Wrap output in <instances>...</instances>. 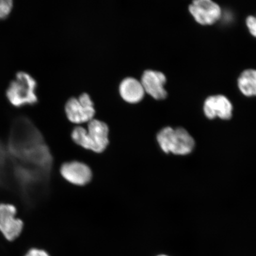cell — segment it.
<instances>
[{
    "label": "cell",
    "mask_w": 256,
    "mask_h": 256,
    "mask_svg": "<svg viewBox=\"0 0 256 256\" xmlns=\"http://www.w3.org/2000/svg\"><path fill=\"white\" fill-rule=\"evenodd\" d=\"M70 136L76 146L98 154L104 152L110 143L108 124L94 118L88 122L87 128L82 126L74 128Z\"/></svg>",
    "instance_id": "1"
},
{
    "label": "cell",
    "mask_w": 256,
    "mask_h": 256,
    "mask_svg": "<svg viewBox=\"0 0 256 256\" xmlns=\"http://www.w3.org/2000/svg\"><path fill=\"white\" fill-rule=\"evenodd\" d=\"M156 142L163 152L178 156L190 154L195 144L193 137L183 128H162L156 134Z\"/></svg>",
    "instance_id": "2"
},
{
    "label": "cell",
    "mask_w": 256,
    "mask_h": 256,
    "mask_svg": "<svg viewBox=\"0 0 256 256\" xmlns=\"http://www.w3.org/2000/svg\"><path fill=\"white\" fill-rule=\"evenodd\" d=\"M36 87L37 82L33 76L27 72H20L10 84L6 96L10 103L15 107L36 104L38 101Z\"/></svg>",
    "instance_id": "3"
},
{
    "label": "cell",
    "mask_w": 256,
    "mask_h": 256,
    "mask_svg": "<svg viewBox=\"0 0 256 256\" xmlns=\"http://www.w3.org/2000/svg\"><path fill=\"white\" fill-rule=\"evenodd\" d=\"M67 119L75 124L88 122L94 119V104L87 92H83L78 98H70L65 105Z\"/></svg>",
    "instance_id": "4"
},
{
    "label": "cell",
    "mask_w": 256,
    "mask_h": 256,
    "mask_svg": "<svg viewBox=\"0 0 256 256\" xmlns=\"http://www.w3.org/2000/svg\"><path fill=\"white\" fill-rule=\"evenodd\" d=\"M18 210L12 204H0V232L8 241H14L23 232V220L17 217Z\"/></svg>",
    "instance_id": "5"
},
{
    "label": "cell",
    "mask_w": 256,
    "mask_h": 256,
    "mask_svg": "<svg viewBox=\"0 0 256 256\" xmlns=\"http://www.w3.org/2000/svg\"><path fill=\"white\" fill-rule=\"evenodd\" d=\"M59 172L64 180L75 186H85L90 183L92 178L90 168L78 161L64 162L60 166Z\"/></svg>",
    "instance_id": "6"
},
{
    "label": "cell",
    "mask_w": 256,
    "mask_h": 256,
    "mask_svg": "<svg viewBox=\"0 0 256 256\" xmlns=\"http://www.w3.org/2000/svg\"><path fill=\"white\" fill-rule=\"evenodd\" d=\"M188 9L194 20L202 25L215 24L222 14L220 6L211 0H196Z\"/></svg>",
    "instance_id": "7"
},
{
    "label": "cell",
    "mask_w": 256,
    "mask_h": 256,
    "mask_svg": "<svg viewBox=\"0 0 256 256\" xmlns=\"http://www.w3.org/2000/svg\"><path fill=\"white\" fill-rule=\"evenodd\" d=\"M233 107L232 102L224 95L211 96L204 101V111L208 119L228 120L232 116Z\"/></svg>",
    "instance_id": "8"
},
{
    "label": "cell",
    "mask_w": 256,
    "mask_h": 256,
    "mask_svg": "<svg viewBox=\"0 0 256 256\" xmlns=\"http://www.w3.org/2000/svg\"><path fill=\"white\" fill-rule=\"evenodd\" d=\"M166 81L164 74L152 70L144 71L140 80L145 92L156 100H162L167 97L168 92L164 88Z\"/></svg>",
    "instance_id": "9"
},
{
    "label": "cell",
    "mask_w": 256,
    "mask_h": 256,
    "mask_svg": "<svg viewBox=\"0 0 256 256\" xmlns=\"http://www.w3.org/2000/svg\"><path fill=\"white\" fill-rule=\"evenodd\" d=\"M121 98L130 104H137L142 100L145 95L142 82L132 76L122 80L119 86Z\"/></svg>",
    "instance_id": "10"
},
{
    "label": "cell",
    "mask_w": 256,
    "mask_h": 256,
    "mask_svg": "<svg viewBox=\"0 0 256 256\" xmlns=\"http://www.w3.org/2000/svg\"><path fill=\"white\" fill-rule=\"evenodd\" d=\"M240 90L248 97L256 96V70L248 69L242 73L238 80Z\"/></svg>",
    "instance_id": "11"
},
{
    "label": "cell",
    "mask_w": 256,
    "mask_h": 256,
    "mask_svg": "<svg viewBox=\"0 0 256 256\" xmlns=\"http://www.w3.org/2000/svg\"><path fill=\"white\" fill-rule=\"evenodd\" d=\"M12 6V0H0V19L6 18L10 14Z\"/></svg>",
    "instance_id": "12"
},
{
    "label": "cell",
    "mask_w": 256,
    "mask_h": 256,
    "mask_svg": "<svg viewBox=\"0 0 256 256\" xmlns=\"http://www.w3.org/2000/svg\"><path fill=\"white\" fill-rule=\"evenodd\" d=\"M246 24L250 34L256 38V17L254 16H248L246 19Z\"/></svg>",
    "instance_id": "13"
},
{
    "label": "cell",
    "mask_w": 256,
    "mask_h": 256,
    "mask_svg": "<svg viewBox=\"0 0 256 256\" xmlns=\"http://www.w3.org/2000/svg\"><path fill=\"white\" fill-rule=\"evenodd\" d=\"M25 256H50L48 252L43 250L32 248Z\"/></svg>",
    "instance_id": "14"
},
{
    "label": "cell",
    "mask_w": 256,
    "mask_h": 256,
    "mask_svg": "<svg viewBox=\"0 0 256 256\" xmlns=\"http://www.w3.org/2000/svg\"><path fill=\"white\" fill-rule=\"evenodd\" d=\"M166 256V255H160V256Z\"/></svg>",
    "instance_id": "15"
}]
</instances>
